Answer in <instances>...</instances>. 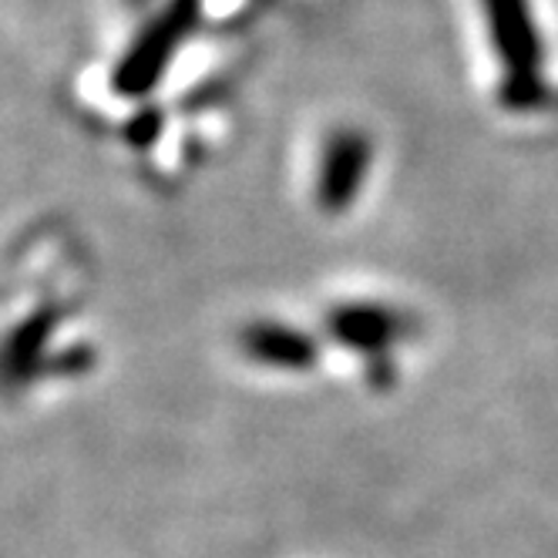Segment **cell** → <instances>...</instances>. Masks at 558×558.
<instances>
[{
  "mask_svg": "<svg viewBox=\"0 0 558 558\" xmlns=\"http://www.w3.org/2000/svg\"><path fill=\"white\" fill-rule=\"evenodd\" d=\"M374 166V145L361 129H333L324 138L316 162V206L327 216H343L361 198Z\"/></svg>",
  "mask_w": 558,
  "mask_h": 558,
  "instance_id": "7a4b0ae2",
  "label": "cell"
},
{
  "mask_svg": "<svg viewBox=\"0 0 558 558\" xmlns=\"http://www.w3.org/2000/svg\"><path fill=\"white\" fill-rule=\"evenodd\" d=\"M243 350L253 361L279 371H306L316 364L320 347L316 340L290 324H253L243 333Z\"/></svg>",
  "mask_w": 558,
  "mask_h": 558,
  "instance_id": "5b68a950",
  "label": "cell"
},
{
  "mask_svg": "<svg viewBox=\"0 0 558 558\" xmlns=\"http://www.w3.org/2000/svg\"><path fill=\"white\" fill-rule=\"evenodd\" d=\"M195 17H198V0H172V8H166L162 17L148 24V31L135 41L132 54L118 68L122 92H148L158 82V74L166 71L179 45L195 27Z\"/></svg>",
  "mask_w": 558,
  "mask_h": 558,
  "instance_id": "3957f363",
  "label": "cell"
},
{
  "mask_svg": "<svg viewBox=\"0 0 558 558\" xmlns=\"http://www.w3.org/2000/svg\"><path fill=\"white\" fill-rule=\"evenodd\" d=\"M488 41L501 68V101L529 111L545 101V45L532 0H482Z\"/></svg>",
  "mask_w": 558,
  "mask_h": 558,
  "instance_id": "6da1fadb",
  "label": "cell"
},
{
  "mask_svg": "<svg viewBox=\"0 0 558 558\" xmlns=\"http://www.w3.org/2000/svg\"><path fill=\"white\" fill-rule=\"evenodd\" d=\"M330 333L350 347V350H364V353H377V350H390V343L404 333V316L380 306V303H347L337 306L327 316Z\"/></svg>",
  "mask_w": 558,
  "mask_h": 558,
  "instance_id": "277c9868",
  "label": "cell"
}]
</instances>
